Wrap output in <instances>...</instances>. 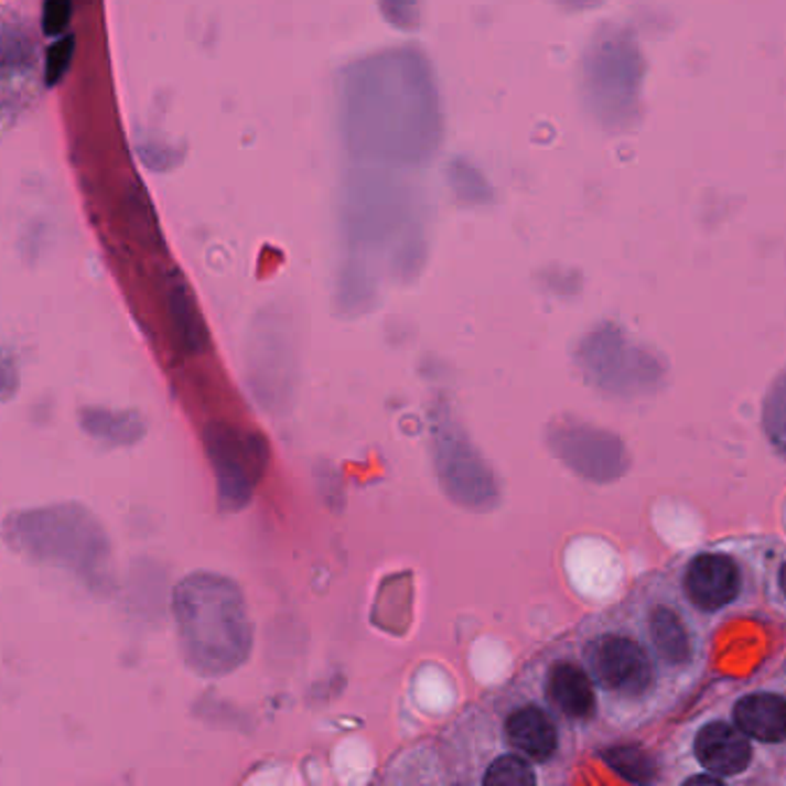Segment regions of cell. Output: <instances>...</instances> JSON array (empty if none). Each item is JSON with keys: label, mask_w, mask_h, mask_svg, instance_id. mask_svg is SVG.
<instances>
[{"label": "cell", "mask_w": 786, "mask_h": 786, "mask_svg": "<svg viewBox=\"0 0 786 786\" xmlns=\"http://www.w3.org/2000/svg\"><path fill=\"white\" fill-rule=\"evenodd\" d=\"M74 51H76V37L72 33H67V35L63 33L61 37L51 42V46L46 49V58H44V84L49 88L58 86L65 79L67 69L72 67Z\"/></svg>", "instance_id": "9c48e42d"}, {"label": "cell", "mask_w": 786, "mask_h": 786, "mask_svg": "<svg viewBox=\"0 0 786 786\" xmlns=\"http://www.w3.org/2000/svg\"><path fill=\"white\" fill-rule=\"evenodd\" d=\"M625 612L650 646L676 697L688 692L706 665L708 629L678 600L669 579L648 583L625 604Z\"/></svg>", "instance_id": "3957f363"}, {"label": "cell", "mask_w": 786, "mask_h": 786, "mask_svg": "<svg viewBox=\"0 0 786 786\" xmlns=\"http://www.w3.org/2000/svg\"><path fill=\"white\" fill-rule=\"evenodd\" d=\"M35 56V35L25 25L0 23V74L12 76L31 69Z\"/></svg>", "instance_id": "ba28073f"}, {"label": "cell", "mask_w": 786, "mask_h": 786, "mask_svg": "<svg viewBox=\"0 0 786 786\" xmlns=\"http://www.w3.org/2000/svg\"><path fill=\"white\" fill-rule=\"evenodd\" d=\"M729 720L758 747L782 752L786 739V699L782 690L752 688L729 701Z\"/></svg>", "instance_id": "52a82bcc"}, {"label": "cell", "mask_w": 786, "mask_h": 786, "mask_svg": "<svg viewBox=\"0 0 786 786\" xmlns=\"http://www.w3.org/2000/svg\"><path fill=\"white\" fill-rule=\"evenodd\" d=\"M74 14V0H44L42 33L46 37H61Z\"/></svg>", "instance_id": "8fae6325"}, {"label": "cell", "mask_w": 786, "mask_h": 786, "mask_svg": "<svg viewBox=\"0 0 786 786\" xmlns=\"http://www.w3.org/2000/svg\"><path fill=\"white\" fill-rule=\"evenodd\" d=\"M487 713L505 750L528 758L547 782L566 777L579 747V735L553 713L528 674L498 695Z\"/></svg>", "instance_id": "277c9868"}, {"label": "cell", "mask_w": 786, "mask_h": 786, "mask_svg": "<svg viewBox=\"0 0 786 786\" xmlns=\"http://www.w3.org/2000/svg\"><path fill=\"white\" fill-rule=\"evenodd\" d=\"M171 304H173V314H175V321H177V327H181V333L185 335V340L194 346H198V340H201V325H198V319H196V312H194V304L187 295V291L183 287H177L173 293H171Z\"/></svg>", "instance_id": "30bf717a"}, {"label": "cell", "mask_w": 786, "mask_h": 786, "mask_svg": "<svg viewBox=\"0 0 786 786\" xmlns=\"http://www.w3.org/2000/svg\"><path fill=\"white\" fill-rule=\"evenodd\" d=\"M688 754L697 773L680 777V784H735L750 782L761 766V747L735 726L726 713L701 715L688 731Z\"/></svg>", "instance_id": "5b68a950"}, {"label": "cell", "mask_w": 786, "mask_h": 786, "mask_svg": "<svg viewBox=\"0 0 786 786\" xmlns=\"http://www.w3.org/2000/svg\"><path fill=\"white\" fill-rule=\"evenodd\" d=\"M768 547L724 542L701 547L676 566L669 579L678 600L706 629L733 614L747 612L764 591Z\"/></svg>", "instance_id": "7a4b0ae2"}, {"label": "cell", "mask_w": 786, "mask_h": 786, "mask_svg": "<svg viewBox=\"0 0 786 786\" xmlns=\"http://www.w3.org/2000/svg\"><path fill=\"white\" fill-rule=\"evenodd\" d=\"M528 676L553 713L579 735V741L602 722L597 688L572 642L542 655L528 669Z\"/></svg>", "instance_id": "8992f818"}, {"label": "cell", "mask_w": 786, "mask_h": 786, "mask_svg": "<svg viewBox=\"0 0 786 786\" xmlns=\"http://www.w3.org/2000/svg\"><path fill=\"white\" fill-rule=\"evenodd\" d=\"M572 644L595 682L606 724L618 729L646 724L676 701V692L625 606L589 623Z\"/></svg>", "instance_id": "6da1fadb"}]
</instances>
